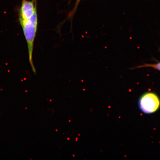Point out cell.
<instances>
[{
  "instance_id": "obj_1",
  "label": "cell",
  "mask_w": 160,
  "mask_h": 160,
  "mask_svg": "<svg viewBox=\"0 0 160 160\" xmlns=\"http://www.w3.org/2000/svg\"><path fill=\"white\" fill-rule=\"evenodd\" d=\"M19 22L27 42L30 64L33 73L35 74L36 71L33 63V53L38 26L37 10L30 19Z\"/></svg>"
},
{
  "instance_id": "obj_2",
  "label": "cell",
  "mask_w": 160,
  "mask_h": 160,
  "mask_svg": "<svg viewBox=\"0 0 160 160\" xmlns=\"http://www.w3.org/2000/svg\"><path fill=\"white\" fill-rule=\"evenodd\" d=\"M139 108L143 112L149 114L155 112L159 108L160 101L158 97L152 92L146 93L139 100Z\"/></svg>"
},
{
  "instance_id": "obj_3",
  "label": "cell",
  "mask_w": 160,
  "mask_h": 160,
  "mask_svg": "<svg viewBox=\"0 0 160 160\" xmlns=\"http://www.w3.org/2000/svg\"><path fill=\"white\" fill-rule=\"evenodd\" d=\"M37 0L31 1L22 0L19 13V22L30 19L37 10Z\"/></svg>"
},
{
  "instance_id": "obj_4",
  "label": "cell",
  "mask_w": 160,
  "mask_h": 160,
  "mask_svg": "<svg viewBox=\"0 0 160 160\" xmlns=\"http://www.w3.org/2000/svg\"><path fill=\"white\" fill-rule=\"evenodd\" d=\"M78 4L79 2L80 1V0H78Z\"/></svg>"
}]
</instances>
